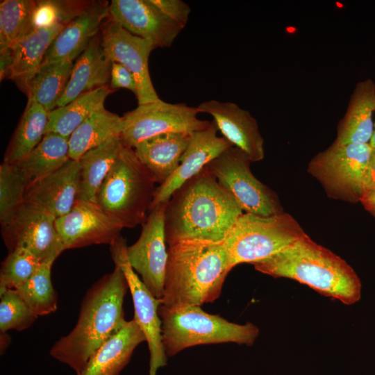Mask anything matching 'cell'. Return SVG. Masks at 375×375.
I'll list each match as a JSON object with an SVG mask.
<instances>
[{
    "label": "cell",
    "instance_id": "9",
    "mask_svg": "<svg viewBox=\"0 0 375 375\" xmlns=\"http://www.w3.org/2000/svg\"><path fill=\"white\" fill-rule=\"evenodd\" d=\"M372 150L369 143L333 142L310 160L308 172L320 183L329 198L351 203L360 202Z\"/></svg>",
    "mask_w": 375,
    "mask_h": 375
},
{
    "label": "cell",
    "instance_id": "28",
    "mask_svg": "<svg viewBox=\"0 0 375 375\" xmlns=\"http://www.w3.org/2000/svg\"><path fill=\"white\" fill-rule=\"evenodd\" d=\"M124 146L122 138H117L90 150L78 160L81 182L78 200L96 203L97 191Z\"/></svg>",
    "mask_w": 375,
    "mask_h": 375
},
{
    "label": "cell",
    "instance_id": "37",
    "mask_svg": "<svg viewBox=\"0 0 375 375\" xmlns=\"http://www.w3.org/2000/svg\"><path fill=\"white\" fill-rule=\"evenodd\" d=\"M37 318L15 290L0 292L1 332L24 331L32 326Z\"/></svg>",
    "mask_w": 375,
    "mask_h": 375
},
{
    "label": "cell",
    "instance_id": "16",
    "mask_svg": "<svg viewBox=\"0 0 375 375\" xmlns=\"http://www.w3.org/2000/svg\"><path fill=\"white\" fill-rule=\"evenodd\" d=\"M56 226L65 250L93 244L110 245L123 227L96 203L77 200L70 212L57 218Z\"/></svg>",
    "mask_w": 375,
    "mask_h": 375
},
{
    "label": "cell",
    "instance_id": "35",
    "mask_svg": "<svg viewBox=\"0 0 375 375\" xmlns=\"http://www.w3.org/2000/svg\"><path fill=\"white\" fill-rule=\"evenodd\" d=\"M35 0H3L0 3V50L21 37L29 21Z\"/></svg>",
    "mask_w": 375,
    "mask_h": 375
},
{
    "label": "cell",
    "instance_id": "33",
    "mask_svg": "<svg viewBox=\"0 0 375 375\" xmlns=\"http://www.w3.org/2000/svg\"><path fill=\"white\" fill-rule=\"evenodd\" d=\"M92 3L85 0H35L22 36L56 26H66Z\"/></svg>",
    "mask_w": 375,
    "mask_h": 375
},
{
    "label": "cell",
    "instance_id": "34",
    "mask_svg": "<svg viewBox=\"0 0 375 375\" xmlns=\"http://www.w3.org/2000/svg\"><path fill=\"white\" fill-rule=\"evenodd\" d=\"M28 182L13 163L0 165V222L7 224L24 205Z\"/></svg>",
    "mask_w": 375,
    "mask_h": 375
},
{
    "label": "cell",
    "instance_id": "3",
    "mask_svg": "<svg viewBox=\"0 0 375 375\" xmlns=\"http://www.w3.org/2000/svg\"><path fill=\"white\" fill-rule=\"evenodd\" d=\"M161 305L212 303L233 268L224 242L183 240L169 246Z\"/></svg>",
    "mask_w": 375,
    "mask_h": 375
},
{
    "label": "cell",
    "instance_id": "17",
    "mask_svg": "<svg viewBox=\"0 0 375 375\" xmlns=\"http://www.w3.org/2000/svg\"><path fill=\"white\" fill-rule=\"evenodd\" d=\"M217 127L210 122L206 128L192 133L179 166L164 183L156 188L149 211L166 203L183 184L201 172L208 164L233 145L217 135Z\"/></svg>",
    "mask_w": 375,
    "mask_h": 375
},
{
    "label": "cell",
    "instance_id": "30",
    "mask_svg": "<svg viewBox=\"0 0 375 375\" xmlns=\"http://www.w3.org/2000/svg\"><path fill=\"white\" fill-rule=\"evenodd\" d=\"M49 112L37 103H27L26 109L6 149L3 162L15 163L26 156L42 140Z\"/></svg>",
    "mask_w": 375,
    "mask_h": 375
},
{
    "label": "cell",
    "instance_id": "40",
    "mask_svg": "<svg viewBox=\"0 0 375 375\" xmlns=\"http://www.w3.org/2000/svg\"><path fill=\"white\" fill-rule=\"evenodd\" d=\"M12 65V55L10 48L0 50V79L9 78Z\"/></svg>",
    "mask_w": 375,
    "mask_h": 375
},
{
    "label": "cell",
    "instance_id": "22",
    "mask_svg": "<svg viewBox=\"0 0 375 375\" xmlns=\"http://www.w3.org/2000/svg\"><path fill=\"white\" fill-rule=\"evenodd\" d=\"M112 63L101 46V34L98 33L74 63L68 84L57 107L67 105L84 93L108 85Z\"/></svg>",
    "mask_w": 375,
    "mask_h": 375
},
{
    "label": "cell",
    "instance_id": "2",
    "mask_svg": "<svg viewBox=\"0 0 375 375\" xmlns=\"http://www.w3.org/2000/svg\"><path fill=\"white\" fill-rule=\"evenodd\" d=\"M128 289L124 273L115 265L88 290L75 326L53 344L51 356L78 375L94 353L126 322L123 304Z\"/></svg>",
    "mask_w": 375,
    "mask_h": 375
},
{
    "label": "cell",
    "instance_id": "11",
    "mask_svg": "<svg viewBox=\"0 0 375 375\" xmlns=\"http://www.w3.org/2000/svg\"><path fill=\"white\" fill-rule=\"evenodd\" d=\"M197 107L170 103L162 100L138 105L122 116V140L133 149L149 138L172 132L194 133L209 126L210 122L197 117Z\"/></svg>",
    "mask_w": 375,
    "mask_h": 375
},
{
    "label": "cell",
    "instance_id": "8",
    "mask_svg": "<svg viewBox=\"0 0 375 375\" xmlns=\"http://www.w3.org/2000/svg\"><path fill=\"white\" fill-rule=\"evenodd\" d=\"M190 13V6L181 0H112L108 19L156 48H166L184 28Z\"/></svg>",
    "mask_w": 375,
    "mask_h": 375
},
{
    "label": "cell",
    "instance_id": "39",
    "mask_svg": "<svg viewBox=\"0 0 375 375\" xmlns=\"http://www.w3.org/2000/svg\"><path fill=\"white\" fill-rule=\"evenodd\" d=\"M362 190V195L375 192V148L374 147H372L371 156L363 177Z\"/></svg>",
    "mask_w": 375,
    "mask_h": 375
},
{
    "label": "cell",
    "instance_id": "13",
    "mask_svg": "<svg viewBox=\"0 0 375 375\" xmlns=\"http://www.w3.org/2000/svg\"><path fill=\"white\" fill-rule=\"evenodd\" d=\"M166 203L150 210L142 224L139 238L127 247V256L131 267L158 299H161L163 294L168 258L165 233Z\"/></svg>",
    "mask_w": 375,
    "mask_h": 375
},
{
    "label": "cell",
    "instance_id": "5",
    "mask_svg": "<svg viewBox=\"0 0 375 375\" xmlns=\"http://www.w3.org/2000/svg\"><path fill=\"white\" fill-rule=\"evenodd\" d=\"M162 340L167 356L201 344L234 342L252 345L259 335L253 324L231 322L217 315L204 312L200 306L167 307L160 305Z\"/></svg>",
    "mask_w": 375,
    "mask_h": 375
},
{
    "label": "cell",
    "instance_id": "23",
    "mask_svg": "<svg viewBox=\"0 0 375 375\" xmlns=\"http://www.w3.org/2000/svg\"><path fill=\"white\" fill-rule=\"evenodd\" d=\"M192 133H162L146 139L133 148L138 158L150 172L156 183H164L178 168Z\"/></svg>",
    "mask_w": 375,
    "mask_h": 375
},
{
    "label": "cell",
    "instance_id": "12",
    "mask_svg": "<svg viewBox=\"0 0 375 375\" xmlns=\"http://www.w3.org/2000/svg\"><path fill=\"white\" fill-rule=\"evenodd\" d=\"M126 240L119 236L110 245L112 259L127 281L131 293L133 319L142 330L149 351V375L167 365V356L162 340V322L158 314L161 300L155 297L131 267L127 256Z\"/></svg>",
    "mask_w": 375,
    "mask_h": 375
},
{
    "label": "cell",
    "instance_id": "24",
    "mask_svg": "<svg viewBox=\"0 0 375 375\" xmlns=\"http://www.w3.org/2000/svg\"><path fill=\"white\" fill-rule=\"evenodd\" d=\"M144 342L145 335L136 322L126 321L94 353L78 375H119L135 348Z\"/></svg>",
    "mask_w": 375,
    "mask_h": 375
},
{
    "label": "cell",
    "instance_id": "29",
    "mask_svg": "<svg viewBox=\"0 0 375 375\" xmlns=\"http://www.w3.org/2000/svg\"><path fill=\"white\" fill-rule=\"evenodd\" d=\"M113 92L108 85L84 93L65 106L57 107L49 114L47 133H55L69 138L92 114L104 107L107 97Z\"/></svg>",
    "mask_w": 375,
    "mask_h": 375
},
{
    "label": "cell",
    "instance_id": "41",
    "mask_svg": "<svg viewBox=\"0 0 375 375\" xmlns=\"http://www.w3.org/2000/svg\"><path fill=\"white\" fill-rule=\"evenodd\" d=\"M360 203L367 212L375 217V192L363 194Z\"/></svg>",
    "mask_w": 375,
    "mask_h": 375
},
{
    "label": "cell",
    "instance_id": "4",
    "mask_svg": "<svg viewBox=\"0 0 375 375\" xmlns=\"http://www.w3.org/2000/svg\"><path fill=\"white\" fill-rule=\"evenodd\" d=\"M252 265L262 274L297 281L345 305H352L361 297L362 285L354 269L306 233L277 253Z\"/></svg>",
    "mask_w": 375,
    "mask_h": 375
},
{
    "label": "cell",
    "instance_id": "1",
    "mask_svg": "<svg viewBox=\"0 0 375 375\" xmlns=\"http://www.w3.org/2000/svg\"><path fill=\"white\" fill-rule=\"evenodd\" d=\"M243 213L205 167L167 202L165 233L169 246L183 240L222 242Z\"/></svg>",
    "mask_w": 375,
    "mask_h": 375
},
{
    "label": "cell",
    "instance_id": "31",
    "mask_svg": "<svg viewBox=\"0 0 375 375\" xmlns=\"http://www.w3.org/2000/svg\"><path fill=\"white\" fill-rule=\"evenodd\" d=\"M74 63L67 60L42 65L29 84L28 103H37L49 112L56 109L68 84Z\"/></svg>",
    "mask_w": 375,
    "mask_h": 375
},
{
    "label": "cell",
    "instance_id": "26",
    "mask_svg": "<svg viewBox=\"0 0 375 375\" xmlns=\"http://www.w3.org/2000/svg\"><path fill=\"white\" fill-rule=\"evenodd\" d=\"M123 128L122 117L104 107L92 114L69 138V156L78 160L86 152L119 138Z\"/></svg>",
    "mask_w": 375,
    "mask_h": 375
},
{
    "label": "cell",
    "instance_id": "32",
    "mask_svg": "<svg viewBox=\"0 0 375 375\" xmlns=\"http://www.w3.org/2000/svg\"><path fill=\"white\" fill-rule=\"evenodd\" d=\"M56 260L42 262L33 275L15 289L36 316L55 312L58 295L51 282V268Z\"/></svg>",
    "mask_w": 375,
    "mask_h": 375
},
{
    "label": "cell",
    "instance_id": "27",
    "mask_svg": "<svg viewBox=\"0 0 375 375\" xmlns=\"http://www.w3.org/2000/svg\"><path fill=\"white\" fill-rule=\"evenodd\" d=\"M70 159L69 138L47 133L26 156L13 164L23 173L29 185L57 171Z\"/></svg>",
    "mask_w": 375,
    "mask_h": 375
},
{
    "label": "cell",
    "instance_id": "7",
    "mask_svg": "<svg viewBox=\"0 0 375 375\" xmlns=\"http://www.w3.org/2000/svg\"><path fill=\"white\" fill-rule=\"evenodd\" d=\"M305 234L288 213L264 217L243 212L223 242L234 267L268 258Z\"/></svg>",
    "mask_w": 375,
    "mask_h": 375
},
{
    "label": "cell",
    "instance_id": "18",
    "mask_svg": "<svg viewBox=\"0 0 375 375\" xmlns=\"http://www.w3.org/2000/svg\"><path fill=\"white\" fill-rule=\"evenodd\" d=\"M80 182L79 160L70 159L57 171L29 184L24 203L59 218L74 206L78 197Z\"/></svg>",
    "mask_w": 375,
    "mask_h": 375
},
{
    "label": "cell",
    "instance_id": "38",
    "mask_svg": "<svg viewBox=\"0 0 375 375\" xmlns=\"http://www.w3.org/2000/svg\"><path fill=\"white\" fill-rule=\"evenodd\" d=\"M110 88H125L137 94L138 87L135 78L133 74L122 65L112 62L110 73Z\"/></svg>",
    "mask_w": 375,
    "mask_h": 375
},
{
    "label": "cell",
    "instance_id": "21",
    "mask_svg": "<svg viewBox=\"0 0 375 375\" xmlns=\"http://www.w3.org/2000/svg\"><path fill=\"white\" fill-rule=\"evenodd\" d=\"M375 113V83L371 78L356 85L343 117L337 126L333 142L338 144H368L372 139Z\"/></svg>",
    "mask_w": 375,
    "mask_h": 375
},
{
    "label": "cell",
    "instance_id": "25",
    "mask_svg": "<svg viewBox=\"0 0 375 375\" xmlns=\"http://www.w3.org/2000/svg\"><path fill=\"white\" fill-rule=\"evenodd\" d=\"M65 26L38 30L19 38L10 48L12 65L10 79L26 94L29 84L41 67L46 53Z\"/></svg>",
    "mask_w": 375,
    "mask_h": 375
},
{
    "label": "cell",
    "instance_id": "14",
    "mask_svg": "<svg viewBox=\"0 0 375 375\" xmlns=\"http://www.w3.org/2000/svg\"><path fill=\"white\" fill-rule=\"evenodd\" d=\"M101 42L112 62L122 65L134 76L138 105L161 100L153 87L149 70V55L156 49L150 41L133 35L108 19L101 28Z\"/></svg>",
    "mask_w": 375,
    "mask_h": 375
},
{
    "label": "cell",
    "instance_id": "36",
    "mask_svg": "<svg viewBox=\"0 0 375 375\" xmlns=\"http://www.w3.org/2000/svg\"><path fill=\"white\" fill-rule=\"evenodd\" d=\"M42 262L31 251L18 247L9 251L1 262L0 292L16 289L28 281L37 271Z\"/></svg>",
    "mask_w": 375,
    "mask_h": 375
},
{
    "label": "cell",
    "instance_id": "10",
    "mask_svg": "<svg viewBox=\"0 0 375 375\" xmlns=\"http://www.w3.org/2000/svg\"><path fill=\"white\" fill-rule=\"evenodd\" d=\"M250 162L242 150L232 146L206 168L245 213L267 217L283 212L277 194L255 177Z\"/></svg>",
    "mask_w": 375,
    "mask_h": 375
},
{
    "label": "cell",
    "instance_id": "42",
    "mask_svg": "<svg viewBox=\"0 0 375 375\" xmlns=\"http://www.w3.org/2000/svg\"><path fill=\"white\" fill-rule=\"evenodd\" d=\"M0 338H1L0 349H1V354L2 355L4 353V351L6 350V349L8 348L10 344V338L9 335L7 333V332H1V331H0Z\"/></svg>",
    "mask_w": 375,
    "mask_h": 375
},
{
    "label": "cell",
    "instance_id": "20",
    "mask_svg": "<svg viewBox=\"0 0 375 375\" xmlns=\"http://www.w3.org/2000/svg\"><path fill=\"white\" fill-rule=\"evenodd\" d=\"M110 3L92 1L82 13L67 24L48 49L42 65L74 61L99 33L103 21L108 18Z\"/></svg>",
    "mask_w": 375,
    "mask_h": 375
},
{
    "label": "cell",
    "instance_id": "19",
    "mask_svg": "<svg viewBox=\"0 0 375 375\" xmlns=\"http://www.w3.org/2000/svg\"><path fill=\"white\" fill-rule=\"evenodd\" d=\"M199 113L211 115L223 137L242 150L251 162L262 160L265 156L264 140L255 118L250 112L233 102L210 100L197 106Z\"/></svg>",
    "mask_w": 375,
    "mask_h": 375
},
{
    "label": "cell",
    "instance_id": "43",
    "mask_svg": "<svg viewBox=\"0 0 375 375\" xmlns=\"http://www.w3.org/2000/svg\"><path fill=\"white\" fill-rule=\"evenodd\" d=\"M369 144L372 147L375 148V122H374V132H373V135H372Z\"/></svg>",
    "mask_w": 375,
    "mask_h": 375
},
{
    "label": "cell",
    "instance_id": "15",
    "mask_svg": "<svg viewBox=\"0 0 375 375\" xmlns=\"http://www.w3.org/2000/svg\"><path fill=\"white\" fill-rule=\"evenodd\" d=\"M56 220L52 215L24 203L11 220L1 226L7 249L9 251L18 247L26 249L42 262L56 260L65 251Z\"/></svg>",
    "mask_w": 375,
    "mask_h": 375
},
{
    "label": "cell",
    "instance_id": "6",
    "mask_svg": "<svg viewBox=\"0 0 375 375\" xmlns=\"http://www.w3.org/2000/svg\"><path fill=\"white\" fill-rule=\"evenodd\" d=\"M156 181L133 149L124 146L96 195V203L124 228L143 224Z\"/></svg>",
    "mask_w": 375,
    "mask_h": 375
}]
</instances>
